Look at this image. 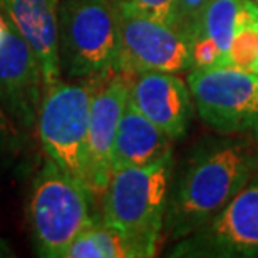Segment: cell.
Wrapping results in <instances>:
<instances>
[{"instance_id":"18","label":"cell","mask_w":258,"mask_h":258,"mask_svg":"<svg viewBox=\"0 0 258 258\" xmlns=\"http://www.w3.org/2000/svg\"><path fill=\"white\" fill-rule=\"evenodd\" d=\"M112 2L122 4L126 7L138 10V12L149 15V17L174 25L179 0H112Z\"/></svg>"},{"instance_id":"5","label":"cell","mask_w":258,"mask_h":258,"mask_svg":"<svg viewBox=\"0 0 258 258\" xmlns=\"http://www.w3.org/2000/svg\"><path fill=\"white\" fill-rule=\"evenodd\" d=\"M94 193L45 159L32 186L29 221L40 256L64 258L67 248L87 226L94 223L91 198Z\"/></svg>"},{"instance_id":"11","label":"cell","mask_w":258,"mask_h":258,"mask_svg":"<svg viewBox=\"0 0 258 258\" xmlns=\"http://www.w3.org/2000/svg\"><path fill=\"white\" fill-rule=\"evenodd\" d=\"M129 102L173 141L186 134L193 111L188 82L173 72H141L131 77Z\"/></svg>"},{"instance_id":"4","label":"cell","mask_w":258,"mask_h":258,"mask_svg":"<svg viewBox=\"0 0 258 258\" xmlns=\"http://www.w3.org/2000/svg\"><path fill=\"white\" fill-rule=\"evenodd\" d=\"M104 77L45 86L37 116V131L45 156L89 188L87 134L91 101ZM91 189V188H89Z\"/></svg>"},{"instance_id":"14","label":"cell","mask_w":258,"mask_h":258,"mask_svg":"<svg viewBox=\"0 0 258 258\" xmlns=\"http://www.w3.org/2000/svg\"><path fill=\"white\" fill-rule=\"evenodd\" d=\"M173 151V139L127 102L117 126L111 156V173L144 166Z\"/></svg>"},{"instance_id":"1","label":"cell","mask_w":258,"mask_h":258,"mask_svg":"<svg viewBox=\"0 0 258 258\" xmlns=\"http://www.w3.org/2000/svg\"><path fill=\"white\" fill-rule=\"evenodd\" d=\"M255 176L250 136H225L201 143L171 184L163 231L181 240L215 218Z\"/></svg>"},{"instance_id":"7","label":"cell","mask_w":258,"mask_h":258,"mask_svg":"<svg viewBox=\"0 0 258 258\" xmlns=\"http://www.w3.org/2000/svg\"><path fill=\"white\" fill-rule=\"evenodd\" d=\"M114 4L119 37V72L136 76L141 72L191 71L188 37L173 24L149 17L122 4Z\"/></svg>"},{"instance_id":"12","label":"cell","mask_w":258,"mask_h":258,"mask_svg":"<svg viewBox=\"0 0 258 258\" xmlns=\"http://www.w3.org/2000/svg\"><path fill=\"white\" fill-rule=\"evenodd\" d=\"M59 2L0 0V12L37 57L44 87L62 79L59 57Z\"/></svg>"},{"instance_id":"17","label":"cell","mask_w":258,"mask_h":258,"mask_svg":"<svg viewBox=\"0 0 258 258\" xmlns=\"http://www.w3.org/2000/svg\"><path fill=\"white\" fill-rule=\"evenodd\" d=\"M25 144V131L10 119L0 106V159L12 158L22 151Z\"/></svg>"},{"instance_id":"3","label":"cell","mask_w":258,"mask_h":258,"mask_svg":"<svg viewBox=\"0 0 258 258\" xmlns=\"http://www.w3.org/2000/svg\"><path fill=\"white\" fill-rule=\"evenodd\" d=\"M59 57L72 81L119 72V37L112 0H60Z\"/></svg>"},{"instance_id":"20","label":"cell","mask_w":258,"mask_h":258,"mask_svg":"<svg viewBox=\"0 0 258 258\" xmlns=\"http://www.w3.org/2000/svg\"><path fill=\"white\" fill-rule=\"evenodd\" d=\"M251 139H253V148H255V176H258V134H255Z\"/></svg>"},{"instance_id":"9","label":"cell","mask_w":258,"mask_h":258,"mask_svg":"<svg viewBox=\"0 0 258 258\" xmlns=\"http://www.w3.org/2000/svg\"><path fill=\"white\" fill-rule=\"evenodd\" d=\"M42 92L37 57L0 12V106L25 133L37 126Z\"/></svg>"},{"instance_id":"19","label":"cell","mask_w":258,"mask_h":258,"mask_svg":"<svg viewBox=\"0 0 258 258\" xmlns=\"http://www.w3.org/2000/svg\"><path fill=\"white\" fill-rule=\"evenodd\" d=\"M208 2V0H179L176 17H174V27H178L181 32L186 35V30L198 15L201 7Z\"/></svg>"},{"instance_id":"15","label":"cell","mask_w":258,"mask_h":258,"mask_svg":"<svg viewBox=\"0 0 258 258\" xmlns=\"http://www.w3.org/2000/svg\"><path fill=\"white\" fill-rule=\"evenodd\" d=\"M64 258H148V255L124 231L96 220L72 241Z\"/></svg>"},{"instance_id":"21","label":"cell","mask_w":258,"mask_h":258,"mask_svg":"<svg viewBox=\"0 0 258 258\" xmlns=\"http://www.w3.org/2000/svg\"><path fill=\"white\" fill-rule=\"evenodd\" d=\"M10 255H12V251H10L9 245L0 238V256H10Z\"/></svg>"},{"instance_id":"22","label":"cell","mask_w":258,"mask_h":258,"mask_svg":"<svg viewBox=\"0 0 258 258\" xmlns=\"http://www.w3.org/2000/svg\"><path fill=\"white\" fill-rule=\"evenodd\" d=\"M256 2H258V0H256ZM253 72H258V55H256V64H255V71Z\"/></svg>"},{"instance_id":"16","label":"cell","mask_w":258,"mask_h":258,"mask_svg":"<svg viewBox=\"0 0 258 258\" xmlns=\"http://www.w3.org/2000/svg\"><path fill=\"white\" fill-rule=\"evenodd\" d=\"M258 55V2L245 0L233 40L230 45L226 66L245 71H255Z\"/></svg>"},{"instance_id":"6","label":"cell","mask_w":258,"mask_h":258,"mask_svg":"<svg viewBox=\"0 0 258 258\" xmlns=\"http://www.w3.org/2000/svg\"><path fill=\"white\" fill-rule=\"evenodd\" d=\"M186 82L205 124L223 136L258 134V72L231 66L191 69Z\"/></svg>"},{"instance_id":"8","label":"cell","mask_w":258,"mask_h":258,"mask_svg":"<svg viewBox=\"0 0 258 258\" xmlns=\"http://www.w3.org/2000/svg\"><path fill=\"white\" fill-rule=\"evenodd\" d=\"M171 256L258 258V176L191 235L178 240Z\"/></svg>"},{"instance_id":"13","label":"cell","mask_w":258,"mask_h":258,"mask_svg":"<svg viewBox=\"0 0 258 258\" xmlns=\"http://www.w3.org/2000/svg\"><path fill=\"white\" fill-rule=\"evenodd\" d=\"M245 0H208L186 30L191 69L226 66Z\"/></svg>"},{"instance_id":"10","label":"cell","mask_w":258,"mask_h":258,"mask_svg":"<svg viewBox=\"0 0 258 258\" xmlns=\"http://www.w3.org/2000/svg\"><path fill=\"white\" fill-rule=\"evenodd\" d=\"M131 76L114 72L92 96L87 134V176L94 195H102L111 178V156L121 116L129 102Z\"/></svg>"},{"instance_id":"2","label":"cell","mask_w":258,"mask_h":258,"mask_svg":"<svg viewBox=\"0 0 258 258\" xmlns=\"http://www.w3.org/2000/svg\"><path fill=\"white\" fill-rule=\"evenodd\" d=\"M173 151L144 166L111 173L102 193V221L136 240L154 256L163 235L164 213L173 181Z\"/></svg>"}]
</instances>
